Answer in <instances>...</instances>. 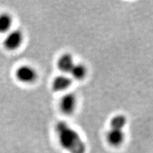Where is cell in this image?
Instances as JSON below:
<instances>
[{
  "mask_svg": "<svg viewBox=\"0 0 153 153\" xmlns=\"http://www.w3.org/2000/svg\"><path fill=\"white\" fill-rule=\"evenodd\" d=\"M59 143L70 153H85L86 145L79 133L66 122L59 121L55 125Z\"/></svg>",
  "mask_w": 153,
  "mask_h": 153,
  "instance_id": "obj_1",
  "label": "cell"
},
{
  "mask_svg": "<svg viewBox=\"0 0 153 153\" xmlns=\"http://www.w3.org/2000/svg\"><path fill=\"white\" fill-rule=\"evenodd\" d=\"M23 40L24 35L22 32L19 30H14L6 36L4 41V45L9 51H14L20 47Z\"/></svg>",
  "mask_w": 153,
  "mask_h": 153,
  "instance_id": "obj_5",
  "label": "cell"
},
{
  "mask_svg": "<svg viewBox=\"0 0 153 153\" xmlns=\"http://www.w3.org/2000/svg\"><path fill=\"white\" fill-rule=\"evenodd\" d=\"M15 74L16 79L19 82L25 84L33 83L36 81L38 76L37 72L35 69L33 67L26 65L19 67L16 70Z\"/></svg>",
  "mask_w": 153,
  "mask_h": 153,
  "instance_id": "obj_3",
  "label": "cell"
},
{
  "mask_svg": "<svg viewBox=\"0 0 153 153\" xmlns=\"http://www.w3.org/2000/svg\"><path fill=\"white\" fill-rule=\"evenodd\" d=\"M127 123V118L123 114L114 116L110 122V128L106 134L107 142L113 147H118L125 140L123 128Z\"/></svg>",
  "mask_w": 153,
  "mask_h": 153,
  "instance_id": "obj_2",
  "label": "cell"
},
{
  "mask_svg": "<svg viewBox=\"0 0 153 153\" xmlns=\"http://www.w3.org/2000/svg\"><path fill=\"white\" fill-rule=\"evenodd\" d=\"M12 25V18L7 13L0 14V33L7 32Z\"/></svg>",
  "mask_w": 153,
  "mask_h": 153,
  "instance_id": "obj_9",
  "label": "cell"
},
{
  "mask_svg": "<svg viewBox=\"0 0 153 153\" xmlns=\"http://www.w3.org/2000/svg\"><path fill=\"white\" fill-rule=\"evenodd\" d=\"M73 57L70 53H65L61 55L57 60V67L61 72L64 73H68L71 72L74 65Z\"/></svg>",
  "mask_w": 153,
  "mask_h": 153,
  "instance_id": "obj_6",
  "label": "cell"
},
{
  "mask_svg": "<svg viewBox=\"0 0 153 153\" xmlns=\"http://www.w3.org/2000/svg\"><path fill=\"white\" fill-rule=\"evenodd\" d=\"M76 96L72 93H68L63 95L60 101V108L63 114L71 115L74 112L76 106Z\"/></svg>",
  "mask_w": 153,
  "mask_h": 153,
  "instance_id": "obj_4",
  "label": "cell"
},
{
  "mask_svg": "<svg viewBox=\"0 0 153 153\" xmlns=\"http://www.w3.org/2000/svg\"><path fill=\"white\" fill-rule=\"evenodd\" d=\"M72 85V79L66 75H60L53 81L52 87L55 91H62L68 89Z\"/></svg>",
  "mask_w": 153,
  "mask_h": 153,
  "instance_id": "obj_7",
  "label": "cell"
},
{
  "mask_svg": "<svg viewBox=\"0 0 153 153\" xmlns=\"http://www.w3.org/2000/svg\"><path fill=\"white\" fill-rule=\"evenodd\" d=\"M71 73L72 77L76 80H82L85 78L87 74V69L85 65L82 63L74 64L73 68L72 69Z\"/></svg>",
  "mask_w": 153,
  "mask_h": 153,
  "instance_id": "obj_8",
  "label": "cell"
}]
</instances>
